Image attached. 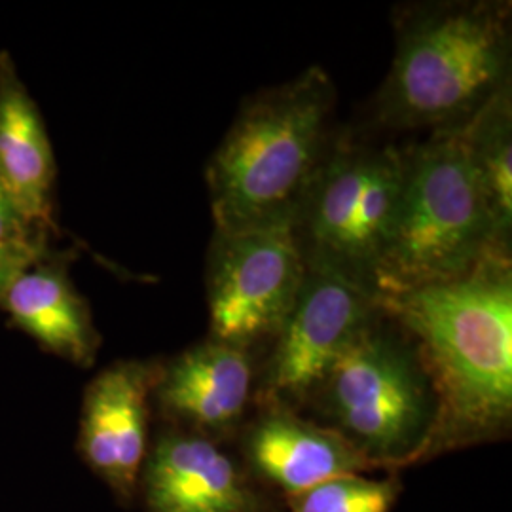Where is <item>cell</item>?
Wrapping results in <instances>:
<instances>
[{
  "label": "cell",
  "instance_id": "1",
  "mask_svg": "<svg viewBox=\"0 0 512 512\" xmlns=\"http://www.w3.org/2000/svg\"><path fill=\"white\" fill-rule=\"evenodd\" d=\"M414 342L435 395L420 461L503 437L512 420V268L488 255L450 283L378 298Z\"/></svg>",
  "mask_w": 512,
  "mask_h": 512
},
{
  "label": "cell",
  "instance_id": "2",
  "mask_svg": "<svg viewBox=\"0 0 512 512\" xmlns=\"http://www.w3.org/2000/svg\"><path fill=\"white\" fill-rule=\"evenodd\" d=\"M336 101L327 71L310 67L241 103L205 169L215 232L293 228L338 133Z\"/></svg>",
  "mask_w": 512,
  "mask_h": 512
},
{
  "label": "cell",
  "instance_id": "3",
  "mask_svg": "<svg viewBox=\"0 0 512 512\" xmlns=\"http://www.w3.org/2000/svg\"><path fill=\"white\" fill-rule=\"evenodd\" d=\"M395 55L374 118L391 131L458 128L511 86V2L397 6Z\"/></svg>",
  "mask_w": 512,
  "mask_h": 512
},
{
  "label": "cell",
  "instance_id": "4",
  "mask_svg": "<svg viewBox=\"0 0 512 512\" xmlns=\"http://www.w3.org/2000/svg\"><path fill=\"white\" fill-rule=\"evenodd\" d=\"M495 247L475 169L459 128L404 148V177L378 268V298L456 281ZM376 298V300H378Z\"/></svg>",
  "mask_w": 512,
  "mask_h": 512
},
{
  "label": "cell",
  "instance_id": "5",
  "mask_svg": "<svg viewBox=\"0 0 512 512\" xmlns=\"http://www.w3.org/2000/svg\"><path fill=\"white\" fill-rule=\"evenodd\" d=\"M403 177L404 148L336 133L294 217L306 268L378 298V268Z\"/></svg>",
  "mask_w": 512,
  "mask_h": 512
},
{
  "label": "cell",
  "instance_id": "6",
  "mask_svg": "<svg viewBox=\"0 0 512 512\" xmlns=\"http://www.w3.org/2000/svg\"><path fill=\"white\" fill-rule=\"evenodd\" d=\"M310 403L376 467L418 463L435 420V395L416 346L382 308Z\"/></svg>",
  "mask_w": 512,
  "mask_h": 512
},
{
  "label": "cell",
  "instance_id": "7",
  "mask_svg": "<svg viewBox=\"0 0 512 512\" xmlns=\"http://www.w3.org/2000/svg\"><path fill=\"white\" fill-rule=\"evenodd\" d=\"M306 272L291 226L215 232L205 260L209 338L249 351L274 342Z\"/></svg>",
  "mask_w": 512,
  "mask_h": 512
},
{
  "label": "cell",
  "instance_id": "8",
  "mask_svg": "<svg viewBox=\"0 0 512 512\" xmlns=\"http://www.w3.org/2000/svg\"><path fill=\"white\" fill-rule=\"evenodd\" d=\"M378 313L374 296L334 275L308 270L293 311L275 336L258 399L293 410L310 403L330 368Z\"/></svg>",
  "mask_w": 512,
  "mask_h": 512
},
{
  "label": "cell",
  "instance_id": "9",
  "mask_svg": "<svg viewBox=\"0 0 512 512\" xmlns=\"http://www.w3.org/2000/svg\"><path fill=\"white\" fill-rule=\"evenodd\" d=\"M160 365L118 361L93 378L82 403L78 450L120 497H131L147 459L148 403Z\"/></svg>",
  "mask_w": 512,
  "mask_h": 512
},
{
  "label": "cell",
  "instance_id": "10",
  "mask_svg": "<svg viewBox=\"0 0 512 512\" xmlns=\"http://www.w3.org/2000/svg\"><path fill=\"white\" fill-rule=\"evenodd\" d=\"M148 512H260V499L236 461L200 433L165 431L147 454Z\"/></svg>",
  "mask_w": 512,
  "mask_h": 512
},
{
  "label": "cell",
  "instance_id": "11",
  "mask_svg": "<svg viewBox=\"0 0 512 512\" xmlns=\"http://www.w3.org/2000/svg\"><path fill=\"white\" fill-rule=\"evenodd\" d=\"M253 382V353L209 338L160 365L152 395L167 416L194 433L217 435L241 423Z\"/></svg>",
  "mask_w": 512,
  "mask_h": 512
},
{
  "label": "cell",
  "instance_id": "12",
  "mask_svg": "<svg viewBox=\"0 0 512 512\" xmlns=\"http://www.w3.org/2000/svg\"><path fill=\"white\" fill-rule=\"evenodd\" d=\"M245 454L258 475L293 497L330 478L376 467L329 425L281 404H262L249 425Z\"/></svg>",
  "mask_w": 512,
  "mask_h": 512
},
{
  "label": "cell",
  "instance_id": "13",
  "mask_svg": "<svg viewBox=\"0 0 512 512\" xmlns=\"http://www.w3.org/2000/svg\"><path fill=\"white\" fill-rule=\"evenodd\" d=\"M55 158L37 103L0 54V184L33 226L54 228Z\"/></svg>",
  "mask_w": 512,
  "mask_h": 512
},
{
  "label": "cell",
  "instance_id": "14",
  "mask_svg": "<svg viewBox=\"0 0 512 512\" xmlns=\"http://www.w3.org/2000/svg\"><path fill=\"white\" fill-rule=\"evenodd\" d=\"M0 308L50 353L76 366L93 365L101 338L63 264L40 258L27 266L6 289Z\"/></svg>",
  "mask_w": 512,
  "mask_h": 512
},
{
  "label": "cell",
  "instance_id": "15",
  "mask_svg": "<svg viewBox=\"0 0 512 512\" xmlns=\"http://www.w3.org/2000/svg\"><path fill=\"white\" fill-rule=\"evenodd\" d=\"M458 128L494 228L495 247L511 255L512 86L495 93Z\"/></svg>",
  "mask_w": 512,
  "mask_h": 512
},
{
  "label": "cell",
  "instance_id": "16",
  "mask_svg": "<svg viewBox=\"0 0 512 512\" xmlns=\"http://www.w3.org/2000/svg\"><path fill=\"white\" fill-rule=\"evenodd\" d=\"M399 494L397 478L336 476L293 497L291 512H389Z\"/></svg>",
  "mask_w": 512,
  "mask_h": 512
},
{
  "label": "cell",
  "instance_id": "17",
  "mask_svg": "<svg viewBox=\"0 0 512 512\" xmlns=\"http://www.w3.org/2000/svg\"><path fill=\"white\" fill-rule=\"evenodd\" d=\"M48 232L33 226L0 184V255L44 258Z\"/></svg>",
  "mask_w": 512,
  "mask_h": 512
},
{
  "label": "cell",
  "instance_id": "18",
  "mask_svg": "<svg viewBox=\"0 0 512 512\" xmlns=\"http://www.w3.org/2000/svg\"><path fill=\"white\" fill-rule=\"evenodd\" d=\"M40 260V258H38ZM35 258H27V256H10L0 255V300L6 293V289L10 287V283L18 277L27 266L35 264Z\"/></svg>",
  "mask_w": 512,
  "mask_h": 512
}]
</instances>
